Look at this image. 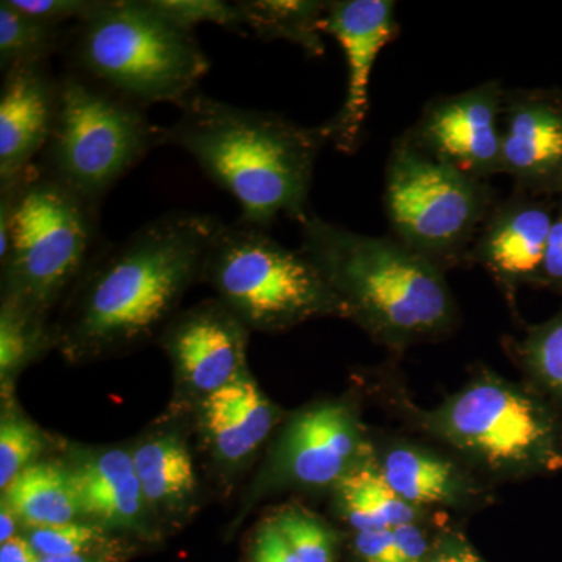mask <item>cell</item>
I'll return each instance as SVG.
<instances>
[{"mask_svg": "<svg viewBox=\"0 0 562 562\" xmlns=\"http://www.w3.org/2000/svg\"><path fill=\"white\" fill-rule=\"evenodd\" d=\"M220 217L176 210L120 243H102L63 302L54 346L70 361L144 346L176 317L195 281Z\"/></svg>", "mask_w": 562, "mask_h": 562, "instance_id": "6da1fadb", "label": "cell"}, {"mask_svg": "<svg viewBox=\"0 0 562 562\" xmlns=\"http://www.w3.org/2000/svg\"><path fill=\"white\" fill-rule=\"evenodd\" d=\"M162 144L179 147L241 209L239 221L271 231L280 216H308L324 125L303 127L273 111L243 109L201 91L179 103Z\"/></svg>", "mask_w": 562, "mask_h": 562, "instance_id": "7a4b0ae2", "label": "cell"}, {"mask_svg": "<svg viewBox=\"0 0 562 562\" xmlns=\"http://www.w3.org/2000/svg\"><path fill=\"white\" fill-rule=\"evenodd\" d=\"M301 228V250L375 341L398 350L453 330L458 305L438 265L392 236L361 235L313 213Z\"/></svg>", "mask_w": 562, "mask_h": 562, "instance_id": "3957f363", "label": "cell"}, {"mask_svg": "<svg viewBox=\"0 0 562 562\" xmlns=\"http://www.w3.org/2000/svg\"><path fill=\"white\" fill-rule=\"evenodd\" d=\"M102 243L99 210L38 162L0 187L2 301L49 316Z\"/></svg>", "mask_w": 562, "mask_h": 562, "instance_id": "277c9868", "label": "cell"}, {"mask_svg": "<svg viewBox=\"0 0 562 562\" xmlns=\"http://www.w3.org/2000/svg\"><path fill=\"white\" fill-rule=\"evenodd\" d=\"M68 69L147 109L198 91L210 60L194 32L180 27L150 0H102L69 27Z\"/></svg>", "mask_w": 562, "mask_h": 562, "instance_id": "5b68a950", "label": "cell"}, {"mask_svg": "<svg viewBox=\"0 0 562 562\" xmlns=\"http://www.w3.org/2000/svg\"><path fill=\"white\" fill-rule=\"evenodd\" d=\"M201 281L249 330L284 331L317 317L350 319L346 303L302 250L288 249L269 231L243 221H222Z\"/></svg>", "mask_w": 562, "mask_h": 562, "instance_id": "8992f818", "label": "cell"}, {"mask_svg": "<svg viewBox=\"0 0 562 562\" xmlns=\"http://www.w3.org/2000/svg\"><path fill=\"white\" fill-rule=\"evenodd\" d=\"M436 438L497 475H552L562 469V414L535 387L482 373L424 414Z\"/></svg>", "mask_w": 562, "mask_h": 562, "instance_id": "52a82bcc", "label": "cell"}, {"mask_svg": "<svg viewBox=\"0 0 562 562\" xmlns=\"http://www.w3.org/2000/svg\"><path fill=\"white\" fill-rule=\"evenodd\" d=\"M49 143L36 161L95 210L155 147L162 127L136 105L66 68Z\"/></svg>", "mask_w": 562, "mask_h": 562, "instance_id": "ba28073f", "label": "cell"}, {"mask_svg": "<svg viewBox=\"0 0 562 562\" xmlns=\"http://www.w3.org/2000/svg\"><path fill=\"white\" fill-rule=\"evenodd\" d=\"M501 201L491 181L473 179L398 136L384 166L391 236L439 268L469 265L484 221Z\"/></svg>", "mask_w": 562, "mask_h": 562, "instance_id": "9c48e42d", "label": "cell"}, {"mask_svg": "<svg viewBox=\"0 0 562 562\" xmlns=\"http://www.w3.org/2000/svg\"><path fill=\"white\" fill-rule=\"evenodd\" d=\"M501 80L431 99L403 135L436 160L473 179L502 173V122L506 98Z\"/></svg>", "mask_w": 562, "mask_h": 562, "instance_id": "30bf717a", "label": "cell"}, {"mask_svg": "<svg viewBox=\"0 0 562 562\" xmlns=\"http://www.w3.org/2000/svg\"><path fill=\"white\" fill-rule=\"evenodd\" d=\"M401 24L392 0H331L324 16V33L338 41L347 65L346 98L338 113L325 122L328 143L351 155L361 144L368 121L369 88L384 47L397 38Z\"/></svg>", "mask_w": 562, "mask_h": 562, "instance_id": "8fae6325", "label": "cell"}, {"mask_svg": "<svg viewBox=\"0 0 562 562\" xmlns=\"http://www.w3.org/2000/svg\"><path fill=\"white\" fill-rule=\"evenodd\" d=\"M502 173L514 190L562 198V90H506L502 122Z\"/></svg>", "mask_w": 562, "mask_h": 562, "instance_id": "7c38bea8", "label": "cell"}, {"mask_svg": "<svg viewBox=\"0 0 562 562\" xmlns=\"http://www.w3.org/2000/svg\"><path fill=\"white\" fill-rule=\"evenodd\" d=\"M368 452L364 430L349 406L319 403L288 425L277 447V471L302 486H336L368 464Z\"/></svg>", "mask_w": 562, "mask_h": 562, "instance_id": "4fadbf2b", "label": "cell"}, {"mask_svg": "<svg viewBox=\"0 0 562 562\" xmlns=\"http://www.w3.org/2000/svg\"><path fill=\"white\" fill-rule=\"evenodd\" d=\"M562 198L513 190L495 203L469 257L483 266L506 292L539 286L547 239Z\"/></svg>", "mask_w": 562, "mask_h": 562, "instance_id": "5bb4252c", "label": "cell"}, {"mask_svg": "<svg viewBox=\"0 0 562 562\" xmlns=\"http://www.w3.org/2000/svg\"><path fill=\"white\" fill-rule=\"evenodd\" d=\"M249 331L220 301H209L177 313L160 338L181 382L205 398L246 372Z\"/></svg>", "mask_w": 562, "mask_h": 562, "instance_id": "9a60e30c", "label": "cell"}, {"mask_svg": "<svg viewBox=\"0 0 562 562\" xmlns=\"http://www.w3.org/2000/svg\"><path fill=\"white\" fill-rule=\"evenodd\" d=\"M60 80L49 61L13 66L0 88V187L40 160L57 117Z\"/></svg>", "mask_w": 562, "mask_h": 562, "instance_id": "2e32d148", "label": "cell"}, {"mask_svg": "<svg viewBox=\"0 0 562 562\" xmlns=\"http://www.w3.org/2000/svg\"><path fill=\"white\" fill-rule=\"evenodd\" d=\"M80 514L101 527L138 528L149 516L132 452L103 449L68 464Z\"/></svg>", "mask_w": 562, "mask_h": 562, "instance_id": "e0dca14e", "label": "cell"}, {"mask_svg": "<svg viewBox=\"0 0 562 562\" xmlns=\"http://www.w3.org/2000/svg\"><path fill=\"white\" fill-rule=\"evenodd\" d=\"M279 413L249 373L202 398V427L211 450L227 464H241L269 438Z\"/></svg>", "mask_w": 562, "mask_h": 562, "instance_id": "ac0fdd59", "label": "cell"}, {"mask_svg": "<svg viewBox=\"0 0 562 562\" xmlns=\"http://www.w3.org/2000/svg\"><path fill=\"white\" fill-rule=\"evenodd\" d=\"M132 457L149 512H187L198 490L194 461L187 443L177 435L162 432L140 441Z\"/></svg>", "mask_w": 562, "mask_h": 562, "instance_id": "d6986e66", "label": "cell"}, {"mask_svg": "<svg viewBox=\"0 0 562 562\" xmlns=\"http://www.w3.org/2000/svg\"><path fill=\"white\" fill-rule=\"evenodd\" d=\"M2 492V502L29 528L76 522L81 517L68 465L60 462H35Z\"/></svg>", "mask_w": 562, "mask_h": 562, "instance_id": "ffe728a7", "label": "cell"}, {"mask_svg": "<svg viewBox=\"0 0 562 562\" xmlns=\"http://www.w3.org/2000/svg\"><path fill=\"white\" fill-rule=\"evenodd\" d=\"M380 472L387 484L414 508L452 505L468 495V480L452 462L412 447H395Z\"/></svg>", "mask_w": 562, "mask_h": 562, "instance_id": "44dd1931", "label": "cell"}, {"mask_svg": "<svg viewBox=\"0 0 562 562\" xmlns=\"http://www.w3.org/2000/svg\"><path fill=\"white\" fill-rule=\"evenodd\" d=\"M244 27L266 43L284 40L308 57L325 55V0H238Z\"/></svg>", "mask_w": 562, "mask_h": 562, "instance_id": "7402d4cb", "label": "cell"}, {"mask_svg": "<svg viewBox=\"0 0 562 562\" xmlns=\"http://www.w3.org/2000/svg\"><path fill=\"white\" fill-rule=\"evenodd\" d=\"M336 490L344 516L357 532L416 522L417 508L403 501L371 462L344 476Z\"/></svg>", "mask_w": 562, "mask_h": 562, "instance_id": "603a6c76", "label": "cell"}, {"mask_svg": "<svg viewBox=\"0 0 562 562\" xmlns=\"http://www.w3.org/2000/svg\"><path fill=\"white\" fill-rule=\"evenodd\" d=\"M69 27L47 24L11 5L0 2V68L49 61L52 55L65 50Z\"/></svg>", "mask_w": 562, "mask_h": 562, "instance_id": "cb8c5ba5", "label": "cell"}, {"mask_svg": "<svg viewBox=\"0 0 562 562\" xmlns=\"http://www.w3.org/2000/svg\"><path fill=\"white\" fill-rule=\"evenodd\" d=\"M513 347L531 387L562 414V306L549 321L530 325Z\"/></svg>", "mask_w": 562, "mask_h": 562, "instance_id": "d4e9b609", "label": "cell"}, {"mask_svg": "<svg viewBox=\"0 0 562 562\" xmlns=\"http://www.w3.org/2000/svg\"><path fill=\"white\" fill-rule=\"evenodd\" d=\"M47 346H54V325L47 316L2 301L0 312V371L10 379Z\"/></svg>", "mask_w": 562, "mask_h": 562, "instance_id": "484cf974", "label": "cell"}, {"mask_svg": "<svg viewBox=\"0 0 562 562\" xmlns=\"http://www.w3.org/2000/svg\"><path fill=\"white\" fill-rule=\"evenodd\" d=\"M46 449L43 432L18 414H5L0 424V487L7 490L25 469L38 462Z\"/></svg>", "mask_w": 562, "mask_h": 562, "instance_id": "4316f807", "label": "cell"}, {"mask_svg": "<svg viewBox=\"0 0 562 562\" xmlns=\"http://www.w3.org/2000/svg\"><path fill=\"white\" fill-rule=\"evenodd\" d=\"M272 520L301 562H335L331 531L313 514L292 506L281 509Z\"/></svg>", "mask_w": 562, "mask_h": 562, "instance_id": "83f0119b", "label": "cell"}, {"mask_svg": "<svg viewBox=\"0 0 562 562\" xmlns=\"http://www.w3.org/2000/svg\"><path fill=\"white\" fill-rule=\"evenodd\" d=\"M27 541L41 558L91 554L105 542L103 527L92 522H69L29 528Z\"/></svg>", "mask_w": 562, "mask_h": 562, "instance_id": "f1b7e54d", "label": "cell"}, {"mask_svg": "<svg viewBox=\"0 0 562 562\" xmlns=\"http://www.w3.org/2000/svg\"><path fill=\"white\" fill-rule=\"evenodd\" d=\"M150 2L169 20L191 32L201 24L220 25L233 33L246 31L238 2H228V0H150Z\"/></svg>", "mask_w": 562, "mask_h": 562, "instance_id": "f546056e", "label": "cell"}, {"mask_svg": "<svg viewBox=\"0 0 562 562\" xmlns=\"http://www.w3.org/2000/svg\"><path fill=\"white\" fill-rule=\"evenodd\" d=\"M10 2L18 10L58 27H66L69 21L77 24L87 20L102 5V0H10Z\"/></svg>", "mask_w": 562, "mask_h": 562, "instance_id": "4dcf8cb0", "label": "cell"}, {"mask_svg": "<svg viewBox=\"0 0 562 562\" xmlns=\"http://www.w3.org/2000/svg\"><path fill=\"white\" fill-rule=\"evenodd\" d=\"M539 288L562 294V199L547 239Z\"/></svg>", "mask_w": 562, "mask_h": 562, "instance_id": "1f68e13d", "label": "cell"}, {"mask_svg": "<svg viewBox=\"0 0 562 562\" xmlns=\"http://www.w3.org/2000/svg\"><path fill=\"white\" fill-rule=\"evenodd\" d=\"M251 562H301L279 527L269 520L255 536Z\"/></svg>", "mask_w": 562, "mask_h": 562, "instance_id": "d6a6232c", "label": "cell"}, {"mask_svg": "<svg viewBox=\"0 0 562 562\" xmlns=\"http://www.w3.org/2000/svg\"><path fill=\"white\" fill-rule=\"evenodd\" d=\"M355 549L364 562H398L392 528L358 531Z\"/></svg>", "mask_w": 562, "mask_h": 562, "instance_id": "836d02e7", "label": "cell"}, {"mask_svg": "<svg viewBox=\"0 0 562 562\" xmlns=\"http://www.w3.org/2000/svg\"><path fill=\"white\" fill-rule=\"evenodd\" d=\"M398 562H424L428 546L424 532L416 524H403L392 528Z\"/></svg>", "mask_w": 562, "mask_h": 562, "instance_id": "e575fe53", "label": "cell"}, {"mask_svg": "<svg viewBox=\"0 0 562 562\" xmlns=\"http://www.w3.org/2000/svg\"><path fill=\"white\" fill-rule=\"evenodd\" d=\"M41 557L27 541V538L10 539L0 546V562H40Z\"/></svg>", "mask_w": 562, "mask_h": 562, "instance_id": "d590c367", "label": "cell"}, {"mask_svg": "<svg viewBox=\"0 0 562 562\" xmlns=\"http://www.w3.org/2000/svg\"><path fill=\"white\" fill-rule=\"evenodd\" d=\"M18 524H20V519H18L16 514L11 512L9 506L2 502V509H0V543L16 538Z\"/></svg>", "mask_w": 562, "mask_h": 562, "instance_id": "8d00e7d4", "label": "cell"}, {"mask_svg": "<svg viewBox=\"0 0 562 562\" xmlns=\"http://www.w3.org/2000/svg\"><path fill=\"white\" fill-rule=\"evenodd\" d=\"M428 562H483L479 554L472 552L469 547H452V549L443 550L438 557L432 558Z\"/></svg>", "mask_w": 562, "mask_h": 562, "instance_id": "74e56055", "label": "cell"}, {"mask_svg": "<svg viewBox=\"0 0 562 562\" xmlns=\"http://www.w3.org/2000/svg\"><path fill=\"white\" fill-rule=\"evenodd\" d=\"M40 562H106L105 558L98 554H77V557L41 558Z\"/></svg>", "mask_w": 562, "mask_h": 562, "instance_id": "f35d334b", "label": "cell"}]
</instances>
